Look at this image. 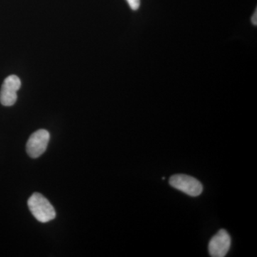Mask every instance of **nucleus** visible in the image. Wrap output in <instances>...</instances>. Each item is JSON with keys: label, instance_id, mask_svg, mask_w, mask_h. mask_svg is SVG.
Returning a JSON list of instances; mask_svg holds the SVG:
<instances>
[{"label": "nucleus", "instance_id": "obj_7", "mask_svg": "<svg viewBox=\"0 0 257 257\" xmlns=\"http://www.w3.org/2000/svg\"><path fill=\"white\" fill-rule=\"evenodd\" d=\"M251 23H252L253 25L254 26H256L257 25V10H255V13H253L252 18H251Z\"/></svg>", "mask_w": 257, "mask_h": 257}, {"label": "nucleus", "instance_id": "obj_4", "mask_svg": "<svg viewBox=\"0 0 257 257\" xmlns=\"http://www.w3.org/2000/svg\"><path fill=\"white\" fill-rule=\"evenodd\" d=\"M21 87V80L18 76L10 75L7 77L0 91V102L3 105H14L18 99V91Z\"/></svg>", "mask_w": 257, "mask_h": 257}, {"label": "nucleus", "instance_id": "obj_5", "mask_svg": "<svg viewBox=\"0 0 257 257\" xmlns=\"http://www.w3.org/2000/svg\"><path fill=\"white\" fill-rule=\"evenodd\" d=\"M231 246V237L226 230L221 229L211 238L209 243V252L212 257H224Z\"/></svg>", "mask_w": 257, "mask_h": 257}, {"label": "nucleus", "instance_id": "obj_6", "mask_svg": "<svg viewBox=\"0 0 257 257\" xmlns=\"http://www.w3.org/2000/svg\"><path fill=\"white\" fill-rule=\"evenodd\" d=\"M130 8L133 10H138L140 7V0H126Z\"/></svg>", "mask_w": 257, "mask_h": 257}, {"label": "nucleus", "instance_id": "obj_3", "mask_svg": "<svg viewBox=\"0 0 257 257\" xmlns=\"http://www.w3.org/2000/svg\"><path fill=\"white\" fill-rule=\"evenodd\" d=\"M50 135L45 130H39L32 134L27 143L26 150L29 156L38 158L46 151L50 142Z\"/></svg>", "mask_w": 257, "mask_h": 257}, {"label": "nucleus", "instance_id": "obj_2", "mask_svg": "<svg viewBox=\"0 0 257 257\" xmlns=\"http://www.w3.org/2000/svg\"><path fill=\"white\" fill-rule=\"evenodd\" d=\"M170 184L174 188L191 197H198L202 193L203 186L197 179L186 175H175L171 177Z\"/></svg>", "mask_w": 257, "mask_h": 257}, {"label": "nucleus", "instance_id": "obj_1", "mask_svg": "<svg viewBox=\"0 0 257 257\" xmlns=\"http://www.w3.org/2000/svg\"><path fill=\"white\" fill-rule=\"evenodd\" d=\"M28 204L32 215L37 221L47 223L55 219L56 211L53 206L40 193H34L28 199Z\"/></svg>", "mask_w": 257, "mask_h": 257}]
</instances>
